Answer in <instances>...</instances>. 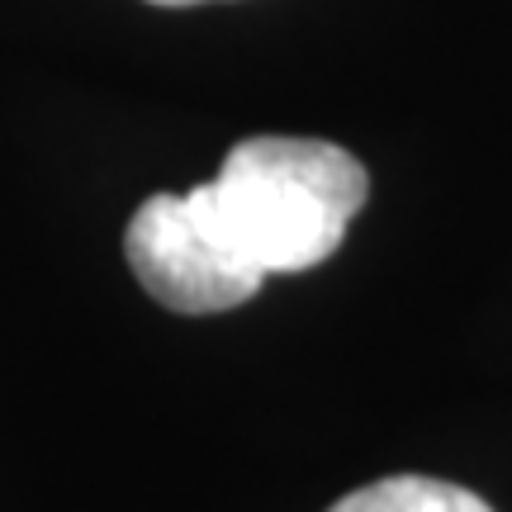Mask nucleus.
I'll return each mask as SVG.
<instances>
[{
	"label": "nucleus",
	"mask_w": 512,
	"mask_h": 512,
	"mask_svg": "<svg viewBox=\"0 0 512 512\" xmlns=\"http://www.w3.org/2000/svg\"><path fill=\"white\" fill-rule=\"evenodd\" d=\"M228 238L266 275L328 261L370 195L366 166L318 138H242L204 185Z\"/></svg>",
	"instance_id": "obj_1"
},
{
	"label": "nucleus",
	"mask_w": 512,
	"mask_h": 512,
	"mask_svg": "<svg viewBox=\"0 0 512 512\" xmlns=\"http://www.w3.org/2000/svg\"><path fill=\"white\" fill-rule=\"evenodd\" d=\"M124 256L138 285L171 313H223L247 304L266 271L252 266L209 209L204 185L185 195H152L128 219Z\"/></svg>",
	"instance_id": "obj_2"
},
{
	"label": "nucleus",
	"mask_w": 512,
	"mask_h": 512,
	"mask_svg": "<svg viewBox=\"0 0 512 512\" xmlns=\"http://www.w3.org/2000/svg\"><path fill=\"white\" fill-rule=\"evenodd\" d=\"M328 512H494L479 494L460 489L451 479L427 475H389L356 494L337 498Z\"/></svg>",
	"instance_id": "obj_3"
},
{
	"label": "nucleus",
	"mask_w": 512,
	"mask_h": 512,
	"mask_svg": "<svg viewBox=\"0 0 512 512\" xmlns=\"http://www.w3.org/2000/svg\"><path fill=\"white\" fill-rule=\"evenodd\" d=\"M152 5H204V0H152Z\"/></svg>",
	"instance_id": "obj_4"
}]
</instances>
